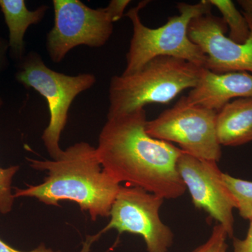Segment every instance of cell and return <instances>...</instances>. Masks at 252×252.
<instances>
[{
	"instance_id": "obj_1",
	"label": "cell",
	"mask_w": 252,
	"mask_h": 252,
	"mask_svg": "<svg viewBox=\"0 0 252 252\" xmlns=\"http://www.w3.org/2000/svg\"><path fill=\"white\" fill-rule=\"evenodd\" d=\"M147 122L144 109L107 118L95 148L99 162L119 184L126 182L164 200L180 198L187 190L177 170L182 151L149 135Z\"/></svg>"
},
{
	"instance_id": "obj_2",
	"label": "cell",
	"mask_w": 252,
	"mask_h": 252,
	"mask_svg": "<svg viewBox=\"0 0 252 252\" xmlns=\"http://www.w3.org/2000/svg\"><path fill=\"white\" fill-rule=\"evenodd\" d=\"M28 160L32 168L47 171L48 176L40 185L15 189V198L31 197L54 206L68 200L78 204L93 220L109 217L120 184L104 171L96 149L90 144H74L57 160Z\"/></svg>"
},
{
	"instance_id": "obj_3",
	"label": "cell",
	"mask_w": 252,
	"mask_h": 252,
	"mask_svg": "<svg viewBox=\"0 0 252 252\" xmlns=\"http://www.w3.org/2000/svg\"><path fill=\"white\" fill-rule=\"evenodd\" d=\"M203 67L159 56L132 74L114 76L109 84L107 118L144 109L149 104L169 103L182 91L195 87Z\"/></svg>"
},
{
	"instance_id": "obj_4",
	"label": "cell",
	"mask_w": 252,
	"mask_h": 252,
	"mask_svg": "<svg viewBox=\"0 0 252 252\" xmlns=\"http://www.w3.org/2000/svg\"><path fill=\"white\" fill-rule=\"evenodd\" d=\"M149 2L140 1L126 14L132 22V36L126 54V69L122 74L137 72L146 63L159 56L177 58L205 67L206 56L189 39L188 29L193 18L211 12L212 6L209 0H202L193 4L178 3L177 6L180 14L169 18L165 25L158 28L147 27L141 21V9Z\"/></svg>"
},
{
	"instance_id": "obj_5",
	"label": "cell",
	"mask_w": 252,
	"mask_h": 252,
	"mask_svg": "<svg viewBox=\"0 0 252 252\" xmlns=\"http://www.w3.org/2000/svg\"><path fill=\"white\" fill-rule=\"evenodd\" d=\"M16 78L25 87L37 91L47 100L49 124L41 139L53 160H57L63 152L59 141L67 124L69 107L78 94L95 84V76H69L56 72L46 65L40 55L31 52L23 58Z\"/></svg>"
},
{
	"instance_id": "obj_6",
	"label": "cell",
	"mask_w": 252,
	"mask_h": 252,
	"mask_svg": "<svg viewBox=\"0 0 252 252\" xmlns=\"http://www.w3.org/2000/svg\"><path fill=\"white\" fill-rule=\"evenodd\" d=\"M217 112L197 105H189L183 98L152 121L146 131L151 137L178 144L180 149L202 160L218 162L221 146L217 138Z\"/></svg>"
},
{
	"instance_id": "obj_7",
	"label": "cell",
	"mask_w": 252,
	"mask_h": 252,
	"mask_svg": "<svg viewBox=\"0 0 252 252\" xmlns=\"http://www.w3.org/2000/svg\"><path fill=\"white\" fill-rule=\"evenodd\" d=\"M53 5L54 26L46 46L54 63L77 46L102 47L112 36L114 21L107 6L94 9L79 0H54Z\"/></svg>"
},
{
	"instance_id": "obj_8",
	"label": "cell",
	"mask_w": 252,
	"mask_h": 252,
	"mask_svg": "<svg viewBox=\"0 0 252 252\" xmlns=\"http://www.w3.org/2000/svg\"><path fill=\"white\" fill-rule=\"evenodd\" d=\"M164 199L132 186L122 187L111 208L108 224L94 237V240L109 230L119 233L140 235L148 252H168L174 233L160 217Z\"/></svg>"
},
{
	"instance_id": "obj_9",
	"label": "cell",
	"mask_w": 252,
	"mask_h": 252,
	"mask_svg": "<svg viewBox=\"0 0 252 252\" xmlns=\"http://www.w3.org/2000/svg\"><path fill=\"white\" fill-rule=\"evenodd\" d=\"M177 170L189 190L194 206L216 220L228 233L234 235V199L227 189L217 162L202 160L182 151Z\"/></svg>"
},
{
	"instance_id": "obj_10",
	"label": "cell",
	"mask_w": 252,
	"mask_h": 252,
	"mask_svg": "<svg viewBox=\"0 0 252 252\" xmlns=\"http://www.w3.org/2000/svg\"><path fill=\"white\" fill-rule=\"evenodd\" d=\"M243 13L250 28V37L244 44L225 36L228 26L212 12L197 16L189 23V39L205 54V67L211 72L252 73V14Z\"/></svg>"
},
{
	"instance_id": "obj_11",
	"label": "cell",
	"mask_w": 252,
	"mask_h": 252,
	"mask_svg": "<svg viewBox=\"0 0 252 252\" xmlns=\"http://www.w3.org/2000/svg\"><path fill=\"white\" fill-rule=\"evenodd\" d=\"M240 97H252V74H217L203 67L196 85L182 98L189 105L200 106L218 112L232 99Z\"/></svg>"
},
{
	"instance_id": "obj_12",
	"label": "cell",
	"mask_w": 252,
	"mask_h": 252,
	"mask_svg": "<svg viewBox=\"0 0 252 252\" xmlns=\"http://www.w3.org/2000/svg\"><path fill=\"white\" fill-rule=\"evenodd\" d=\"M217 138L220 146L238 147L252 142V97H240L217 112Z\"/></svg>"
},
{
	"instance_id": "obj_13",
	"label": "cell",
	"mask_w": 252,
	"mask_h": 252,
	"mask_svg": "<svg viewBox=\"0 0 252 252\" xmlns=\"http://www.w3.org/2000/svg\"><path fill=\"white\" fill-rule=\"evenodd\" d=\"M0 8L9 29V48L16 59L22 61L25 34L30 26L41 21L49 7L42 5L30 11L24 0H0Z\"/></svg>"
},
{
	"instance_id": "obj_14",
	"label": "cell",
	"mask_w": 252,
	"mask_h": 252,
	"mask_svg": "<svg viewBox=\"0 0 252 252\" xmlns=\"http://www.w3.org/2000/svg\"><path fill=\"white\" fill-rule=\"evenodd\" d=\"M212 6H215L220 14L222 19L229 27L228 38L238 44H244L250 37V28L243 13L240 12L230 0H209Z\"/></svg>"
},
{
	"instance_id": "obj_15",
	"label": "cell",
	"mask_w": 252,
	"mask_h": 252,
	"mask_svg": "<svg viewBox=\"0 0 252 252\" xmlns=\"http://www.w3.org/2000/svg\"><path fill=\"white\" fill-rule=\"evenodd\" d=\"M227 189L234 199L239 215L244 220H252V182L223 174Z\"/></svg>"
},
{
	"instance_id": "obj_16",
	"label": "cell",
	"mask_w": 252,
	"mask_h": 252,
	"mask_svg": "<svg viewBox=\"0 0 252 252\" xmlns=\"http://www.w3.org/2000/svg\"><path fill=\"white\" fill-rule=\"evenodd\" d=\"M18 170V165L7 168L0 167V212L1 214L9 213L12 210L15 197L11 190V184Z\"/></svg>"
},
{
	"instance_id": "obj_17",
	"label": "cell",
	"mask_w": 252,
	"mask_h": 252,
	"mask_svg": "<svg viewBox=\"0 0 252 252\" xmlns=\"http://www.w3.org/2000/svg\"><path fill=\"white\" fill-rule=\"evenodd\" d=\"M228 233L221 225L217 223L213 227L208 240L192 252H227Z\"/></svg>"
},
{
	"instance_id": "obj_18",
	"label": "cell",
	"mask_w": 252,
	"mask_h": 252,
	"mask_svg": "<svg viewBox=\"0 0 252 252\" xmlns=\"http://www.w3.org/2000/svg\"><path fill=\"white\" fill-rule=\"evenodd\" d=\"M233 252H252V220H250V226L245 238L233 237Z\"/></svg>"
},
{
	"instance_id": "obj_19",
	"label": "cell",
	"mask_w": 252,
	"mask_h": 252,
	"mask_svg": "<svg viewBox=\"0 0 252 252\" xmlns=\"http://www.w3.org/2000/svg\"><path fill=\"white\" fill-rule=\"evenodd\" d=\"M92 242L90 240L88 239L86 240V243H84V248L81 252H89L90 250L91 245H92ZM0 252H55L54 250H51V249H47L45 248L44 245H41L39 248L35 249V250H32L31 252H22L19 251V250H16V249L11 248L7 244L5 243L2 240L0 239Z\"/></svg>"
},
{
	"instance_id": "obj_20",
	"label": "cell",
	"mask_w": 252,
	"mask_h": 252,
	"mask_svg": "<svg viewBox=\"0 0 252 252\" xmlns=\"http://www.w3.org/2000/svg\"><path fill=\"white\" fill-rule=\"evenodd\" d=\"M130 2V0H112L109 2L107 7L114 18V22H117L123 17L124 11Z\"/></svg>"
},
{
	"instance_id": "obj_21",
	"label": "cell",
	"mask_w": 252,
	"mask_h": 252,
	"mask_svg": "<svg viewBox=\"0 0 252 252\" xmlns=\"http://www.w3.org/2000/svg\"><path fill=\"white\" fill-rule=\"evenodd\" d=\"M9 49L8 41L0 38V73L6 68L7 65V51ZM3 102L0 98V109L2 106Z\"/></svg>"
},
{
	"instance_id": "obj_22",
	"label": "cell",
	"mask_w": 252,
	"mask_h": 252,
	"mask_svg": "<svg viewBox=\"0 0 252 252\" xmlns=\"http://www.w3.org/2000/svg\"><path fill=\"white\" fill-rule=\"evenodd\" d=\"M238 3L244 12L252 14V0H239Z\"/></svg>"
}]
</instances>
